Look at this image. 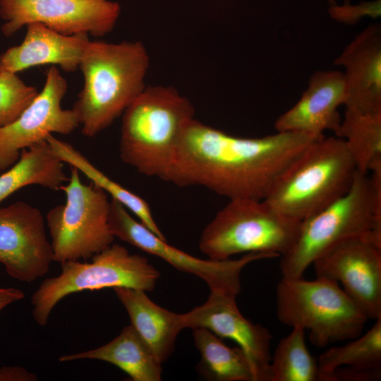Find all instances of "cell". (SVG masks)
Returning <instances> with one entry per match:
<instances>
[{"label":"cell","instance_id":"obj_12","mask_svg":"<svg viewBox=\"0 0 381 381\" xmlns=\"http://www.w3.org/2000/svg\"><path fill=\"white\" fill-rule=\"evenodd\" d=\"M67 88L57 66H50L42 90L14 121L0 127V171L13 166L22 150L45 140L48 135H68L80 126L74 110L61 107Z\"/></svg>","mask_w":381,"mask_h":381},{"label":"cell","instance_id":"obj_24","mask_svg":"<svg viewBox=\"0 0 381 381\" xmlns=\"http://www.w3.org/2000/svg\"><path fill=\"white\" fill-rule=\"evenodd\" d=\"M335 134L344 140L359 172L367 174L381 165V112L345 109Z\"/></svg>","mask_w":381,"mask_h":381},{"label":"cell","instance_id":"obj_13","mask_svg":"<svg viewBox=\"0 0 381 381\" xmlns=\"http://www.w3.org/2000/svg\"><path fill=\"white\" fill-rule=\"evenodd\" d=\"M312 265L316 277L337 282L368 319L381 317V246L369 234L338 243Z\"/></svg>","mask_w":381,"mask_h":381},{"label":"cell","instance_id":"obj_14","mask_svg":"<svg viewBox=\"0 0 381 381\" xmlns=\"http://www.w3.org/2000/svg\"><path fill=\"white\" fill-rule=\"evenodd\" d=\"M52 261L41 211L25 201L0 207V262L7 274L30 283L44 276Z\"/></svg>","mask_w":381,"mask_h":381},{"label":"cell","instance_id":"obj_3","mask_svg":"<svg viewBox=\"0 0 381 381\" xmlns=\"http://www.w3.org/2000/svg\"><path fill=\"white\" fill-rule=\"evenodd\" d=\"M194 115L190 101L174 87L146 86L122 114L121 159L161 179Z\"/></svg>","mask_w":381,"mask_h":381},{"label":"cell","instance_id":"obj_8","mask_svg":"<svg viewBox=\"0 0 381 381\" xmlns=\"http://www.w3.org/2000/svg\"><path fill=\"white\" fill-rule=\"evenodd\" d=\"M91 258L89 262H64L58 276L41 283L31 300L32 314L38 325H46L56 305L70 294L118 287L150 291L159 277L146 258L131 254L119 244L112 243Z\"/></svg>","mask_w":381,"mask_h":381},{"label":"cell","instance_id":"obj_27","mask_svg":"<svg viewBox=\"0 0 381 381\" xmlns=\"http://www.w3.org/2000/svg\"><path fill=\"white\" fill-rule=\"evenodd\" d=\"M38 93L17 74L0 72V127L14 121Z\"/></svg>","mask_w":381,"mask_h":381},{"label":"cell","instance_id":"obj_19","mask_svg":"<svg viewBox=\"0 0 381 381\" xmlns=\"http://www.w3.org/2000/svg\"><path fill=\"white\" fill-rule=\"evenodd\" d=\"M131 319V325L162 363L171 355L176 337L184 329L181 314L154 303L140 289H113Z\"/></svg>","mask_w":381,"mask_h":381},{"label":"cell","instance_id":"obj_15","mask_svg":"<svg viewBox=\"0 0 381 381\" xmlns=\"http://www.w3.org/2000/svg\"><path fill=\"white\" fill-rule=\"evenodd\" d=\"M236 298L234 295L210 291L205 303L181 314L183 328L202 327L220 338L234 341L250 361L258 381H270L272 334L245 318Z\"/></svg>","mask_w":381,"mask_h":381},{"label":"cell","instance_id":"obj_26","mask_svg":"<svg viewBox=\"0 0 381 381\" xmlns=\"http://www.w3.org/2000/svg\"><path fill=\"white\" fill-rule=\"evenodd\" d=\"M318 361L310 353L305 329L292 331L278 343L270 363V381H318Z\"/></svg>","mask_w":381,"mask_h":381},{"label":"cell","instance_id":"obj_20","mask_svg":"<svg viewBox=\"0 0 381 381\" xmlns=\"http://www.w3.org/2000/svg\"><path fill=\"white\" fill-rule=\"evenodd\" d=\"M83 359L111 363L133 381L162 380V363L131 325L125 327L113 340L98 348L59 358L61 362Z\"/></svg>","mask_w":381,"mask_h":381},{"label":"cell","instance_id":"obj_21","mask_svg":"<svg viewBox=\"0 0 381 381\" xmlns=\"http://www.w3.org/2000/svg\"><path fill=\"white\" fill-rule=\"evenodd\" d=\"M68 180L64 162L45 140L22 150L18 161L0 174V203L23 187L39 185L58 190Z\"/></svg>","mask_w":381,"mask_h":381},{"label":"cell","instance_id":"obj_29","mask_svg":"<svg viewBox=\"0 0 381 381\" xmlns=\"http://www.w3.org/2000/svg\"><path fill=\"white\" fill-rule=\"evenodd\" d=\"M37 376L20 366L0 368V381H35Z\"/></svg>","mask_w":381,"mask_h":381},{"label":"cell","instance_id":"obj_1","mask_svg":"<svg viewBox=\"0 0 381 381\" xmlns=\"http://www.w3.org/2000/svg\"><path fill=\"white\" fill-rule=\"evenodd\" d=\"M323 135L277 131L240 138L194 118L160 179L180 187H205L229 200H263L279 174Z\"/></svg>","mask_w":381,"mask_h":381},{"label":"cell","instance_id":"obj_11","mask_svg":"<svg viewBox=\"0 0 381 381\" xmlns=\"http://www.w3.org/2000/svg\"><path fill=\"white\" fill-rule=\"evenodd\" d=\"M120 13L119 4L111 0H0L6 37L32 23L66 35L102 37L114 30Z\"/></svg>","mask_w":381,"mask_h":381},{"label":"cell","instance_id":"obj_6","mask_svg":"<svg viewBox=\"0 0 381 381\" xmlns=\"http://www.w3.org/2000/svg\"><path fill=\"white\" fill-rule=\"evenodd\" d=\"M204 228L199 248L209 259L243 253L281 257L296 239L301 222L288 217L265 200L231 199Z\"/></svg>","mask_w":381,"mask_h":381},{"label":"cell","instance_id":"obj_23","mask_svg":"<svg viewBox=\"0 0 381 381\" xmlns=\"http://www.w3.org/2000/svg\"><path fill=\"white\" fill-rule=\"evenodd\" d=\"M195 346L200 353L198 370L214 381H258L255 370L244 351L226 346L207 329H193Z\"/></svg>","mask_w":381,"mask_h":381},{"label":"cell","instance_id":"obj_25","mask_svg":"<svg viewBox=\"0 0 381 381\" xmlns=\"http://www.w3.org/2000/svg\"><path fill=\"white\" fill-rule=\"evenodd\" d=\"M320 381H332L336 370H380L381 317L361 337L349 343L332 346L323 352L318 360Z\"/></svg>","mask_w":381,"mask_h":381},{"label":"cell","instance_id":"obj_7","mask_svg":"<svg viewBox=\"0 0 381 381\" xmlns=\"http://www.w3.org/2000/svg\"><path fill=\"white\" fill-rule=\"evenodd\" d=\"M364 234L381 246V224L375 219L370 179L358 171L344 196L301 222L296 241L281 256L282 277H303L326 250L346 238Z\"/></svg>","mask_w":381,"mask_h":381},{"label":"cell","instance_id":"obj_9","mask_svg":"<svg viewBox=\"0 0 381 381\" xmlns=\"http://www.w3.org/2000/svg\"><path fill=\"white\" fill-rule=\"evenodd\" d=\"M80 171L71 168V176L60 190L66 195L64 205L46 214L51 236L53 261L86 260L113 243L109 222L108 194L92 183H84Z\"/></svg>","mask_w":381,"mask_h":381},{"label":"cell","instance_id":"obj_18","mask_svg":"<svg viewBox=\"0 0 381 381\" xmlns=\"http://www.w3.org/2000/svg\"><path fill=\"white\" fill-rule=\"evenodd\" d=\"M22 42L0 54V72L17 74L30 67L51 64L66 72H73L79 65L88 35H66L42 23L26 25Z\"/></svg>","mask_w":381,"mask_h":381},{"label":"cell","instance_id":"obj_16","mask_svg":"<svg viewBox=\"0 0 381 381\" xmlns=\"http://www.w3.org/2000/svg\"><path fill=\"white\" fill-rule=\"evenodd\" d=\"M345 82V109L381 112V27L370 24L358 33L334 60Z\"/></svg>","mask_w":381,"mask_h":381},{"label":"cell","instance_id":"obj_28","mask_svg":"<svg viewBox=\"0 0 381 381\" xmlns=\"http://www.w3.org/2000/svg\"><path fill=\"white\" fill-rule=\"evenodd\" d=\"M328 12L331 18L341 23L353 25L365 17L377 18L381 15L380 0L362 1L357 4L344 3L341 5L332 2Z\"/></svg>","mask_w":381,"mask_h":381},{"label":"cell","instance_id":"obj_4","mask_svg":"<svg viewBox=\"0 0 381 381\" xmlns=\"http://www.w3.org/2000/svg\"><path fill=\"white\" fill-rule=\"evenodd\" d=\"M357 172L344 140L323 135L279 174L264 200L282 214L301 222L344 196Z\"/></svg>","mask_w":381,"mask_h":381},{"label":"cell","instance_id":"obj_30","mask_svg":"<svg viewBox=\"0 0 381 381\" xmlns=\"http://www.w3.org/2000/svg\"><path fill=\"white\" fill-rule=\"evenodd\" d=\"M24 296V292L17 288H0V311L12 303L23 299Z\"/></svg>","mask_w":381,"mask_h":381},{"label":"cell","instance_id":"obj_22","mask_svg":"<svg viewBox=\"0 0 381 381\" xmlns=\"http://www.w3.org/2000/svg\"><path fill=\"white\" fill-rule=\"evenodd\" d=\"M45 140L64 163L76 168L111 199L121 203L152 233L166 240L152 216L149 205L144 199L104 174L72 145L56 138L53 134L48 135Z\"/></svg>","mask_w":381,"mask_h":381},{"label":"cell","instance_id":"obj_10","mask_svg":"<svg viewBox=\"0 0 381 381\" xmlns=\"http://www.w3.org/2000/svg\"><path fill=\"white\" fill-rule=\"evenodd\" d=\"M114 237L166 261L179 271L202 279L210 291L236 296L241 291V273L248 264L260 260L279 258L265 253L244 254L236 260H214L194 257L167 243L152 233L119 202L111 199L109 217Z\"/></svg>","mask_w":381,"mask_h":381},{"label":"cell","instance_id":"obj_2","mask_svg":"<svg viewBox=\"0 0 381 381\" xmlns=\"http://www.w3.org/2000/svg\"><path fill=\"white\" fill-rule=\"evenodd\" d=\"M149 66L140 41L87 42L79 65L84 85L72 108L84 135H97L122 116L146 87Z\"/></svg>","mask_w":381,"mask_h":381},{"label":"cell","instance_id":"obj_5","mask_svg":"<svg viewBox=\"0 0 381 381\" xmlns=\"http://www.w3.org/2000/svg\"><path fill=\"white\" fill-rule=\"evenodd\" d=\"M276 310L282 324L308 329L310 340L319 347L359 337L368 320L337 282L318 277H282Z\"/></svg>","mask_w":381,"mask_h":381},{"label":"cell","instance_id":"obj_17","mask_svg":"<svg viewBox=\"0 0 381 381\" xmlns=\"http://www.w3.org/2000/svg\"><path fill=\"white\" fill-rule=\"evenodd\" d=\"M346 97L343 72L318 71L310 78L298 101L274 122L279 132L322 135L326 130L336 133L341 123L337 111Z\"/></svg>","mask_w":381,"mask_h":381}]
</instances>
